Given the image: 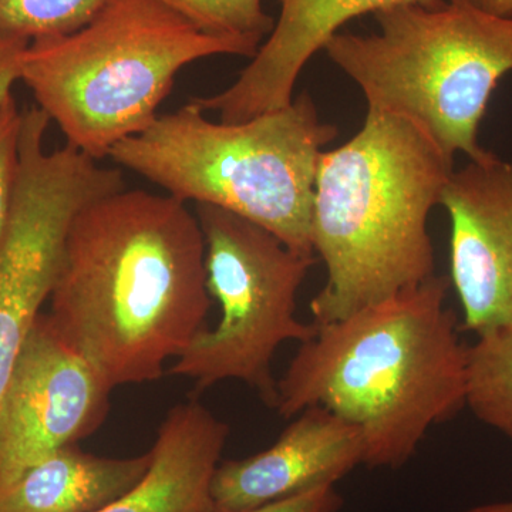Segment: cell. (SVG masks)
Here are the masks:
<instances>
[{
    "label": "cell",
    "instance_id": "6da1fadb",
    "mask_svg": "<svg viewBox=\"0 0 512 512\" xmlns=\"http://www.w3.org/2000/svg\"><path fill=\"white\" fill-rule=\"evenodd\" d=\"M50 322L111 389L156 382L208 328L205 239L171 195L124 190L74 217L50 293Z\"/></svg>",
    "mask_w": 512,
    "mask_h": 512
},
{
    "label": "cell",
    "instance_id": "7a4b0ae2",
    "mask_svg": "<svg viewBox=\"0 0 512 512\" xmlns=\"http://www.w3.org/2000/svg\"><path fill=\"white\" fill-rule=\"evenodd\" d=\"M448 276L315 325L278 379L275 410L323 407L359 430L363 466L397 470L431 427L466 407L467 346L447 306Z\"/></svg>",
    "mask_w": 512,
    "mask_h": 512
},
{
    "label": "cell",
    "instance_id": "3957f363",
    "mask_svg": "<svg viewBox=\"0 0 512 512\" xmlns=\"http://www.w3.org/2000/svg\"><path fill=\"white\" fill-rule=\"evenodd\" d=\"M454 161L410 121L367 111L355 137L320 154L312 247L326 282L313 323L335 322L436 275L429 215Z\"/></svg>",
    "mask_w": 512,
    "mask_h": 512
},
{
    "label": "cell",
    "instance_id": "277c9868",
    "mask_svg": "<svg viewBox=\"0 0 512 512\" xmlns=\"http://www.w3.org/2000/svg\"><path fill=\"white\" fill-rule=\"evenodd\" d=\"M336 134L308 93L241 123L211 121L190 100L111 148L109 158L175 200L224 208L268 229L292 251L315 256L316 173Z\"/></svg>",
    "mask_w": 512,
    "mask_h": 512
},
{
    "label": "cell",
    "instance_id": "5b68a950",
    "mask_svg": "<svg viewBox=\"0 0 512 512\" xmlns=\"http://www.w3.org/2000/svg\"><path fill=\"white\" fill-rule=\"evenodd\" d=\"M258 50L205 35L157 0H109L72 35L30 43L20 80L67 144L100 161L157 120L187 64L218 55L254 59Z\"/></svg>",
    "mask_w": 512,
    "mask_h": 512
},
{
    "label": "cell",
    "instance_id": "8992f818",
    "mask_svg": "<svg viewBox=\"0 0 512 512\" xmlns=\"http://www.w3.org/2000/svg\"><path fill=\"white\" fill-rule=\"evenodd\" d=\"M379 33H338L325 52L360 87L369 110L410 121L447 158L484 161L478 141L494 90L512 72V18L446 0L373 13Z\"/></svg>",
    "mask_w": 512,
    "mask_h": 512
},
{
    "label": "cell",
    "instance_id": "52a82bcc",
    "mask_svg": "<svg viewBox=\"0 0 512 512\" xmlns=\"http://www.w3.org/2000/svg\"><path fill=\"white\" fill-rule=\"evenodd\" d=\"M195 215L205 239L208 292L220 303L221 318L192 339L168 373L192 380L198 392L238 380L275 410L276 352L315 333L313 323L296 316V301L316 256L292 251L268 229L224 208L197 204Z\"/></svg>",
    "mask_w": 512,
    "mask_h": 512
},
{
    "label": "cell",
    "instance_id": "ba28073f",
    "mask_svg": "<svg viewBox=\"0 0 512 512\" xmlns=\"http://www.w3.org/2000/svg\"><path fill=\"white\" fill-rule=\"evenodd\" d=\"M49 124L36 107L23 113L15 191L0 238V404L55 286L74 217L127 188L119 168L101 167L70 144L46 151Z\"/></svg>",
    "mask_w": 512,
    "mask_h": 512
},
{
    "label": "cell",
    "instance_id": "9c48e42d",
    "mask_svg": "<svg viewBox=\"0 0 512 512\" xmlns=\"http://www.w3.org/2000/svg\"><path fill=\"white\" fill-rule=\"evenodd\" d=\"M111 392L40 313L0 404V495L43 458L99 429Z\"/></svg>",
    "mask_w": 512,
    "mask_h": 512
},
{
    "label": "cell",
    "instance_id": "30bf717a",
    "mask_svg": "<svg viewBox=\"0 0 512 512\" xmlns=\"http://www.w3.org/2000/svg\"><path fill=\"white\" fill-rule=\"evenodd\" d=\"M440 204L450 218V282L463 329L512 323V163L491 156L454 170Z\"/></svg>",
    "mask_w": 512,
    "mask_h": 512
},
{
    "label": "cell",
    "instance_id": "8fae6325",
    "mask_svg": "<svg viewBox=\"0 0 512 512\" xmlns=\"http://www.w3.org/2000/svg\"><path fill=\"white\" fill-rule=\"evenodd\" d=\"M363 466L359 430L328 409L296 414L271 447L220 463L211 483L215 512H244L322 485Z\"/></svg>",
    "mask_w": 512,
    "mask_h": 512
},
{
    "label": "cell",
    "instance_id": "7c38bea8",
    "mask_svg": "<svg viewBox=\"0 0 512 512\" xmlns=\"http://www.w3.org/2000/svg\"><path fill=\"white\" fill-rule=\"evenodd\" d=\"M281 13L274 30L262 43L237 82L192 103L202 111H217L225 123H241L252 117L284 109L303 67L315 53L338 35L339 29L366 13L399 5L439 8L446 0H279Z\"/></svg>",
    "mask_w": 512,
    "mask_h": 512
},
{
    "label": "cell",
    "instance_id": "4fadbf2b",
    "mask_svg": "<svg viewBox=\"0 0 512 512\" xmlns=\"http://www.w3.org/2000/svg\"><path fill=\"white\" fill-rule=\"evenodd\" d=\"M229 426L197 400L177 404L158 427L141 483L97 512H215L211 483Z\"/></svg>",
    "mask_w": 512,
    "mask_h": 512
},
{
    "label": "cell",
    "instance_id": "5bb4252c",
    "mask_svg": "<svg viewBox=\"0 0 512 512\" xmlns=\"http://www.w3.org/2000/svg\"><path fill=\"white\" fill-rule=\"evenodd\" d=\"M153 453L100 457L72 444L30 467L0 495V512H97L141 483Z\"/></svg>",
    "mask_w": 512,
    "mask_h": 512
},
{
    "label": "cell",
    "instance_id": "9a60e30c",
    "mask_svg": "<svg viewBox=\"0 0 512 512\" xmlns=\"http://www.w3.org/2000/svg\"><path fill=\"white\" fill-rule=\"evenodd\" d=\"M466 407L512 440V323L481 333L467 346Z\"/></svg>",
    "mask_w": 512,
    "mask_h": 512
},
{
    "label": "cell",
    "instance_id": "2e32d148",
    "mask_svg": "<svg viewBox=\"0 0 512 512\" xmlns=\"http://www.w3.org/2000/svg\"><path fill=\"white\" fill-rule=\"evenodd\" d=\"M109 0H0V32L32 43L72 35L89 25Z\"/></svg>",
    "mask_w": 512,
    "mask_h": 512
},
{
    "label": "cell",
    "instance_id": "e0dca14e",
    "mask_svg": "<svg viewBox=\"0 0 512 512\" xmlns=\"http://www.w3.org/2000/svg\"><path fill=\"white\" fill-rule=\"evenodd\" d=\"M205 35L238 40L259 49L275 19L262 0H157Z\"/></svg>",
    "mask_w": 512,
    "mask_h": 512
},
{
    "label": "cell",
    "instance_id": "ac0fdd59",
    "mask_svg": "<svg viewBox=\"0 0 512 512\" xmlns=\"http://www.w3.org/2000/svg\"><path fill=\"white\" fill-rule=\"evenodd\" d=\"M23 111L13 94L0 104V238L8 222L19 164Z\"/></svg>",
    "mask_w": 512,
    "mask_h": 512
},
{
    "label": "cell",
    "instance_id": "d6986e66",
    "mask_svg": "<svg viewBox=\"0 0 512 512\" xmlns=\"http://www.w3.org/2000/svg\"><path fill=\"white\" fill-rule=\"evenodd\" d=\"M342 507L343 498L335 485H322L244 512H339Z\"/></svg>",
    "mask_w": 512,
    "mask_h": 512
},
{
    "label": "cell",
    "instance_id": "ffe728a7",
    "mask_svg": "<svg viewBox=\"0 0 512 512\" xmlns=\"http://www.w3.org/2000/svg\"><path fill=\"white\" fill-rule=\"evenodd\" d=\"M29 45L26 40L0 32V104L12 94L13 84L22 76L23 55Z\"/></svg>",
    "mask_w": 512,
    "mask_h": 512
},
{
    "label": "cell",
    "instance_id": "44dd1931",
    "mask_svg": "<svg viewBox=\"0 0 512 512\" xmlns=\"http://www.w3.org/2000/svg\"><path fill=\"white\" fill-rule=\"evenodd\" d=\"M464 2L488 15L512 18V0H464Z\"/></svg>",
    "mask_w": 512,
    "mask_h": 512
},
{
    "label": "cell",
    "instance_id": "7402d4cb",
    "mask_svg": "<svg viewBox=\"0 0 512 512\" xmlns=\"http://www.w3.org/2000/svg\"><path fill=\"white\" fill-rule=\"evenodd\" d=\"M470 512H512V507L508 503L484 505Z\"/></svg>",
    "mask_w": 512,
    "mask_h": 512
},
{
    "label": "cell",
    "instance_id": "603a6c76",
    "mask_svg": "<svg viewBox=\"0 0 512 512\" xmlns=\"http://www.w3.org/2000/svg\"><path fill=\"white\" fill-rule=\"evenodd\" d=\"M508 504H510V505H511V507H512V503H508Z\"/></svg>",
    "mask_w": 512,
    "mask_h": 512
}]
</instances>
